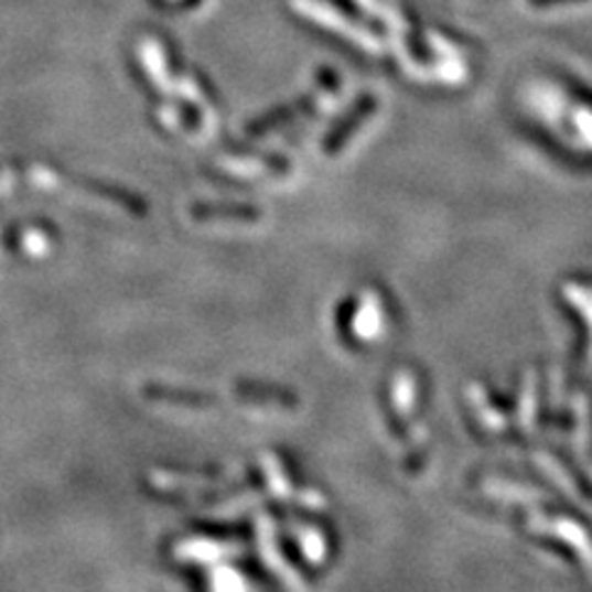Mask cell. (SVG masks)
Here are the masks:
<instances>
[{
    "mask_svg": "<svg viewBox=\"0 0 592 592\" xmlns=\"http://www.w3.org/2000/svg\"><path fill=\"white\" fill-rule=\"evenodd\" d=\"M338 89H341L338 72L329 69V67H321L314 89L306 92V95L299 97L297 101L287 104V107H279L275 111L265 114V117L255 119L247 127V133H249V137H262V133H269V131H275V129H282V127H287V123H292L299 117H304V114H309L324 97L336 95Z\"/></svg>",
    "mask_w": 592,
    "mask_h": 592,
    "instance_id": "cell-1",
    "label": "cell"
},
{
    "mask_svg": "<svg viewBox=\"0 0 592 592\" xmlns=\"http://www.w3.org/2000/svg\"><path fill=\"white\" fill-rule=\"evenodd\" d=\"M294 8H299L301 13L309 18H316L319 23L344 30L346 35L356 37L358 43H368L370 35H386V28L380 23H373L358 8H331L321 3V0H294Z\"/></svg>",
    "mask_w": 592,
    "mask_h": 592,
    "instance_id": "cell-2",
    "label": "cell"
},
{
    "mask_svg": "<svg viewBox=\"0 0 592 592\" xmlns=\"http://www.w3.org/2000/svg\"><path fill=\"white\" fill-rule=\"evenodd\" d=\"M378 107H380V101L376 95H370V92L360 95L344 114H341L334 127L329 129L324 139V153L336 155L344 151L346 143L353 139V133H358L363 127H366V121L378 111Z\"/></svg>",
    "mask_w": 592,
    "mask_h": 592,
    "instance_id": "cell-3",
    "label": "cell"
},
{
    "mask_svg": "<svg viewBox=\"0 0 592 592\" xmlns=\"http://www.w3.org/2000/svg\"><path fill=\"white\" fill-rule=\"evenodd\" d=\"M195 220H237V223H257L259 213L252 205L237 203H197L191 207Z\"/></svg>",
    "mask_w": 592,
    "mask_h": 592,
    "instance_id": "cell-4",
    "label": "cell"
},
{
    "mask_svg": "<svg viewBox=\"0 0 592 592\" xmlns=\"http://www.w3.org/2000/svg\"><path fill=\"white\" fill-rule=\"evenodd\" d=\"M149 400H159L165 405H179V408H191V410H205L215 408L217 398H213L211 392H191V390H175L165 386H147L143 388Z\"/></svg>",
    "mask_w": 592,
    "mask_h": 592,
    "instance_id": "cell-5",
    "label": "cell"
},
{
    "mask_svg": "<svg viewBox=\"0 0 592 592\" xmlns=\"http://www.w3.org/2000/svg\"><path fill=\"white\" fill-rule=\"evenodd\" d=\"M235 392H240L243 400H255V402H275L284 405V408H297L299 400L297 395L287 392L277 386H265V383H237Z\"/></svg>",
    "mask_w": 592,
    "mask_h": 592,
    "instance_id": "cell-6",
    "label": "cell"
},
{
    "mask_svg": "<svg viewBox=\"0 0 592 592\" xmlns=\"http://www.w3.org/2000/svg\"><path fill=\"white\" fill-rule=\"evenodd\" d=\"M405 45H408L410 55L415 57V62H420V65H432V50L430 45L424 43L422 33L418 30V25H415V20L408 18V35H405Z\"/></svg>",
    "mask_w": 592,
    "mask_h": 592,
    "instance_id": "cell-7",
    "label": "cell"
},
{
    "mask_svg": "<svg viewBox=\"0 0 592 592\" xmlns=\"http://www.w3.org/2000/svg\"><path fill=\"white\" fill-rule=\"evenodd\" d=\"M560 85L568 89L570 97H573L575 101H580L583 107H588L592 111V87H588L585 82H580L573 75H560Z\"/></svg>",
    "mask_w": 592,
    "mask_h": 592,
    "instance_id": "cell-8",
    "label": "cell"
},
{
    "mask_svg": "<svg viewBox=\"0 0 592 592\" xmlns=\"http://www.w3.org/2000/svg\"><path fill=\"white\" fill-rule=\"evenodd\" d=\"M534 8H541V10H550V8H566V6H580V3H588V0H528Z\"/></svg>",
    "mask_w": 592,
    "mask_h": 592,
    "instance_id": "cell-9",
    "label": "cell"
}]
</instances>
